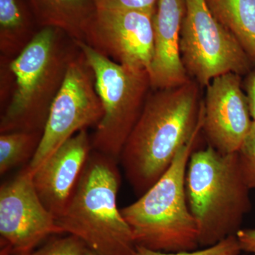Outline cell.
I'll use <instances>...</instances> for the list:
<instances>
[{
  "label": "cell",
  "instance_id": "1",
  "mask_svg": "<svg viewBox=\"0 0 255 255\" xmlns=\"http://www.w3.org/2000/svg\"><path fill=\"white\" fill-rule=\"evenodd\" d=\"M200 87L191 80L149 94L119 160L139 197L163 175L195 132L204 110Z\"/></svg>",
  "mask_w": 255,
  "mask_h": 255
},
{
  "label": "cell",
  "instance_id": "2",
  "mask_svg": "<svg viewBox=\"0 0 255 255\" xmlns=\"http://www.w3.org/2000/svg\"><path fill=\"white\" fill-rule=\"evenodd\" d=\"M118 162L92 150L68 205L56 219L61 233L78 238L97 255H136L131 228L117 205Z\"/></svg>",
  "mask_w": 255,
  "mask_h": 255
},
{
  "label": "cell",
  "instance_id": "3",
  "mask_svg": "<svg viewBox=\"0 0 255 255\" xmlns=\"http://www.w3.org/2000/svg\"><path fill=\"white\" fill-rule=\"evenodd\" d=\"M80 48L54 27H43L10 63L12 95L0 119V132L43 131L50 109Z\"/></svg>",
  "mask_w": 255,
  "mask_h": 255
},
{
  "label": "cell",
  "instance_id": "4",
  "mask_svg": "<svg viewBox=\"0 0 255 255\" xmlns=\"http://www.w3.org/2000/svg\"><path fill=\"white\" fill-rule=\"evenodd\" d=\"M185 189L203 248L236 236L251 210V189L242 174L238 152L223 154L209 145L196 149L188 162Z\"/></svg>",
  "mask_w": 255,
  "mask_h": 255
},
{
  "label": "cell",
  "instance_id": "5",
  "mask_svg": "<svg viewBox=\"0 0 255 255\" xmlns=\"http://www.w3.org/2000/svg\"><path fill=\"white\" fill-rule=\"evenodd\" d=\"M204 111L191 140L170 167L135 202L121 209L137 246L162 253L196 251L199 247L195 220L188 205L185 178L188 162L197 149Z\"/></svg>",
  "mask_w": 255,
  "mask_h": 255
},
{
  "label": "cell",
  "instance_id": "6",
  "mask_svg": "<svg viewBox=\"0 0 255 255\" xmlns=\"http://www.w3.org/2000/svg\"><path fill=\"white\" fill-rule=\"evenodd\" d=\"M75 41L93 70L103 106V117L91 137L92 150L119 161L152 90L150 75L115 63L85 42Z\"/></svg>",
  "mask_w": 255,
  "mask_h": 255
},
{
  "label": "cell",
  "instance_id": "7",
  "mask_svg": "<svg viewBox=\"0 0 255 255\" xmlns=\"http://www.w3.org/2000/svg\"><path fill=\"white\" fill-rule=\"evenodd\" d=\"M181 58L191 80L206 87L228 73L246 76L254 66L236 38L213 16L205 0H185Z\"/></svg>",
  "mask_w": 255,
  "mask_h": 255
},
{
  "label": "cell",
  "instance_id": "8",
  "mask_svg": "<svg viewBox=\"0 0 255 255\" xmlns=\"http://www.w3.org/2000/svg\"><path fill=\"white\" fill-rule=\"evenodd\" d=\"M104 115L93 70L80 50L72 60L65 81L50 109L38 148L27 164L32 172L62 144L87 128L97 127Z\"/></svg>",
  "mask_w": 255,
  "mask_h": 255
},
{
  "label": "cell",
  "instance_id": "9",
  "mask_svg": "<svg viewBox=\"0 0 255 255\" xmlns=\"http://www.w3.org/2000/svg\"><path fill=\"white\" fill-rule=\"evenodd\" d=\"M56 219L37 194L28 165L0 188L1 255L33 253L53 234H60Z\"/></svg>",
  "mask_w": 255,
  "mask_h": 255
},
{
  "label": "cell",
  "instance_id": "10",
  "mask_svg": "<svg viewBox=\"0 0 255 255\" xmlns=\"http://www.w3.org/2000/svg\"><path fill=\"white\" fill-rule=\"evenodd\" d=\"M154 13L97 8L85 43L115 63L150 73Z\"/></svg>",
  "mask_w": 255,
  "mask_h": 255
},
{
  "label": "cell",
  "instance_id": "11",
  "mask_svg": "<svg viewBox=\"0 0 255 255\" xmlns=\"http://www.w3.org/2000/svg\"><path fill=\"white\" fill-rule=\"evenodd\" d=\"M243 83L241 75L228 73L206 87L202 132L221 153L237 152L253 124Z\"/></svg>",
  "mask_w": 255,
  "mask_h": 255
},
{
  "label": "cell",
  "instance_id": "12",
  "mask_svg": "<svg viewBox=\"0 0 255 255\" xmlns=\"http://www.w3.org/2000/svg\"><path fill=\"white\" fill-rule=\"evenodd\" d=\"M92 151L87 129L68 139L33 172L35 189L55 219L63 214Z\"/></svg>",
  "mask_w": 255,
  "mask_h": 255
},
{
  "label": "cell",
  "instance_id": "13",
  "mask_svg": "<svg viewBox=\"0 0 255 255\" xmlns=\"http://www.w3.org/2000/svg\"><path fill=\"white\" fill-rule=\"evenodd\" d=\"M185 0H158L154 15V55L150 73L152 90L182 86L191 79L180 54Z\"/></svg>",
  "mask_w": 255,
  "mask_h": 255
},
{
  "label": "cell",
  "instance_id": "14",
  "mask_svg": "<svg viewBox=\"0 0 255 255\" xmlns=\"http://www.w3.org/2000/svg\"><path fill=\"white\" fill-rule=\"evenodd\" d=\"M40 27H54L85 42L97 7L95 0H27Z\"/></svg>",
  "mask_w": 255,
  "mask_h": 255
},
{
  "label": "cell",
  "instance_id": "15",
  "mask_svg": "<svg viewBox=\"0 0 255 255\" xmlns=\"http://www.w3.org/2000/svg\"><path fill=\"white\" fill-rule=\"evenodd\" d=\"M41 28L27 0H0V58L14 60Z\"/></svg>",
  "mask_w": 255,
  "mask_h": 255
},
{
  "label": "cell",
  "instance_id": "16",
  "mask_svg": "<svg viewBox=\"0 0 255 255\" xmlns=\"http://www.w3.org/2000/svg\"><path fill=\"white\" fill-rule=\"evenodd\" d=\"M213 16L233 35L255 65V0H205Z\"/></svg>",
  "mask_w": 255,
  "mask_h": 255
},
{
  "label": "cell",
  "instance_id": "17",
  "mask_svg": "<svg viewBox=\"0 0 255 255\" xmlns=\"http://www.w3.org/2000/svg\"><path fill=\"white\" fill-rule=\"evenodd\" d=\"M43 131H14L0 135V174L31 160Z\"/></svg>",
  "mask_w": 255,
  "mask_h": 255
},
{
  "label": "cell",
  "instance_id": "18",
  "mask_svg": "<svg viewBox=\"0 0 255 255\" xmlns=\"http://www.w3.org/2000/svg\"><path fill=\"white\" fill-rule=\"evenodd\" d=\"M242 250L236 236H229L214 246L202 250L178 253H162L143 247H136V255H241Z\"/></svg>",
  "mask_w": 255,
  "mask_h": 255
},
{
  "label": "cell",
  "instance_id": "19",
  "mask_svg": "<svg viewBox=\"0 0 255 255\" xmlns=\"http://www.w3.org/2000/svg\"><path fill=\"white\" fill-rule=\"evenodd\" d=\"M240 168L245 182L251 189H255V122L238 151Z\"/></svg>",
  "mask_w": 255,
  "mask_h": 255
},
{
  "label": "cell",
  "instance_id": "20",
  "mask_svg": "<svg viewBox=\"0 0 255 255\" xmlns=\"http://www.w3.org/2000/svg\"><path fill=\"white\" fill-rule=\"evenodd\" d=\"M86 248L81 240L69 235L49 242L31 255H84Z\"/></svg>",
  "mask_w": 255,
  "mask_h": 255
},
{
  "label": "cell",
  "instance_id": "21",
  "mask_svg": "<svg viewBox=\"0 0 255 255\" xmlns=\"http://www.w3.org/2000/svg\"><path fill=\"white\" fill-rule=\"evenodd\" d=\"M97 8L114 10H135L155 14L158 0H95Z\"/></svg>",
  "mask_w": 255,
  "mask_h": 255
},
{
  "label": "cell",
  "instance_id": "22",
  "mask_svg": "<svg viewBox=\"0 0 255 255\" xmlns=\"http://www.w3.org/2000/svg\"><path fill=\"white\" fill-rule=\"evenodd\" d=\"M243 85L248 98L252 119L255 122V65L245 76Z\"/></svg>",
  "mask_w": 255,
  "mask_h": 255
},
{
  "label": "cell",
  "instance_id": "23",
  "mask_svg": "<svg viewBox=\"0 0 255 255\" xmlns=\"http://www.w3.org/2000/svg\"><path fill=\"white\" fill-rule=\"evenodd\" d=\"M242 251L255 255V229H241L236 233Z\"/></svg>",
  "mask_w": 255,
  "mask_h": 255
},
{
  "label": "cell",
  "instance_id": "24",
  "mask_svg": "<svg viewBox=\"0 0 255 255\" xmlns=\"http://www.w3.org/2000/svg\"><path fill=\"white\" fill-rule=\"evenodd\" d=\"M84 255H97L96 253H94L90 250H89L88 248H86L85 250V254Z\"/></svg>",
  "mask_w": 255,
  "mask_h": 255
},
{
  "label": "cell",
  "instance_id": "25",
  "mask_svg": "<svg viewBox=\"0 0 255 255\" xmlns=\"http://www.w3.org/2000/svg\"><path fill=\"white\" fill-rule=\"evenodd\" d=\"M32 253H16V254H12L11 255H31Z\"/></svg>",
  "mask_w": 255,
  "mask_h": 255
},
{
  "label": "cell",
  "instance_id": "26",
  "mask_svg": "<svg viewBox=\"0 0 255 255\" xmlns=\"http://www.w3.org/2000/svg\"></svg>",
  "mask_w": 255,
  "mask_h": 255
}]
</instances>
